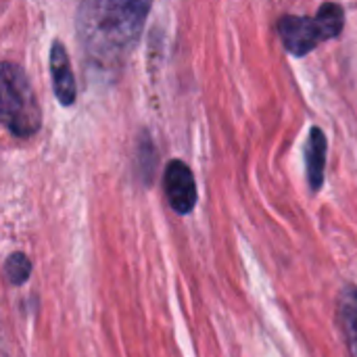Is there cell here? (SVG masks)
<instances>
[{"instance_id": "1", "label": "cell", "mask_w": 357, "mask_h": 357, "mask_svg": "<svg viewBox=\"0 0 357 357\" xmlns=\"http://www.w3.org/2000/svg\"><path fill=\"white\" fill-rule=\"evenodd\" d=\"M151 0H82L77 36L88 59L102 69L123 63L136 46Z\"/></svg>"}, {"instance_id": "2", "label": "cell", "mask_w": 357, "mask_h": 357, "mask_svg": "<svg viewBox=\"0 0 357 357\" xmlns=\"http://www.w3.org/2000/svg\"><path fill=\"white\" fill-rule=\"evenodd\" d=\"M0 115L6 130L19 138L33 136L42 126V111L25 71L8 61L0 67Z\"/></svg>"}, {"instance_id": "3", "label": "cell", "mask_w": 357, "mask_h": 357, "mask_svg": "<svg viewBox=\"0 0 357 357\" xmlns=\"http://www.w3.org/2000/svg\"><path fill=\"white\" fill-rule=\"evenodd\" d=\"M163 184H165V197H167L169 207L180 215H188L195 209L197 199H199L197 182H195L190 167L180 159L169 161L165 167Z\"/></svg>"}, {"instance_id": "4", "label": "cell", "mask_w": 357, "mask_h": 357, "mask_svg": "<svg viewBox=\"0 0 357 357\" xmlns=\"http://www.w3.org/2000/svg\"><path fill=\"white\" fill-rule=\"evenodd\" d=\"M278 33H280L284 48L295 56H305L320 42H324V36L320 31L316 17L287 15L278 21Z\"/></svg>"}, {"instance_id": "5", "label": "cell", "mask_w": 357, "mask_h": 357, "mask_svg": "<svg viewBox=\"0 0 357 357\" xmlns=\"http://www.w3.org/2000/svg\"><path fill=\"white\" fill-rule=\"evenodd\" d=\"M50 73H52L54 96L63 107H71L77 96V86H75L69 54L59 40H54L50 46Z\"/></svg>"}, {"instance_id": "6", "label": "cell", "mask_w": 357, "mask_h": 357, "mask_svg": "<svg viewBox=\"0 0 357 357\" xmlns=\"http://www.w3.org/2000/svg\"><path fill=\"white\" fill-rule=\"evenodd\" d=\"M326 136L320 128H312L310 140L305 144V167H307V182L314 192H318L324 184V169H326Z\"/></svg>"}, {"instance_id": "7", "label": "cell", "mask_w": 357, "mask_h": 357, "mask_svg": "<svg viewBox=\"0 0 357 357\" xmlns=\"http://www.w3.org/2000/svg\"><path fill=\"white\" fill-rule=\"evenodd\" d=\"M339 318L349 343L351 356L357 357V287H347L339 299Z\"/></svg>"}, {"instance_id": "8", "label": "cell", "mask_w": 357, "mask_h": 357, "mask_svg": "<svg viewBox=\"0 0 357 357\" xmlns=\"http://www.w3.org/2000/svg\"><path fill=\"white\" fill-rule=\"evenodd\" d=\"M316 21L320 25V31L324 36V40H333L343 31L345 25V13L343 6L337 2H324L316 15Z\"/></svg>"}, {"instance_id": "9", "label": "cell", "mask_w": 357, "mask_h": 357, "mask_svg": "<svg viewBox=\"0 0 357 357\" xmlns=\"http://www.w3.org/2000/svg\"><path fill=\"white\" fill-rule=\"evenodd\" d=\"M4 274L8 278L10 284L15 287H21L29 280V274H31V261L27 259L25 253L17 251V253H10L4 261Z\"/></svg>"}]
</instances>
